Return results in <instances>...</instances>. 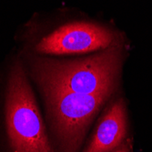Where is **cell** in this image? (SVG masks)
<instances>
[{
	"mask_svg": "<svg viewBox=\"0 0 152 152\" xmlns=\"http://www.w3.org/2000/svg\"><path fill=\"white\" fill-rule=\"evenodd\" d=\"M117 43L99 54L76 60H57L32 56V76L43 92L95 94L114 91L121 65Z\"/></svg>",
	"mask_w": 152,
	"mask_h": 152,
	"instance_id": "6da1fadb",
	"label": "cell"
},
{
	"mask_svg": "<svg viewBox=\"0 0 152 152\" xmlns=\"http://www.w3.org/2000/svg\"><path fill=\"white\" fill-rule=\"evenodd\" d=\"M10 144L16 152H55L22 66H13L6 99Z\"/></svg>",
	"mask_w": 152,
	"mask_h": 152,
	"instance_id": "7a4b0ae2",
	"label": "cell"
},
{
	"mask_svg": "<svg viewBox=\"0 0 152 152\" xmlns=\"http://www.w3.org/2000/svg\"><path fill=\"white\" fill-rule=\"evenodd\" d=\"M112 92H44L48 115L64 152H77L89 124Z\"/></svg>",
	"mask_w": 152,
	"mask_h": 152,
	"instance_id": "3957f363",
	"label": "cell"
},
{
	"mask_svg": "<svg viewBox=\"0 0 152 152\" xmlns=\"http://www.w3.org/2000/svg\"><path fill=\"white\" fill-rule=\"evenodd\" d=\"M117 44V35L107 26L90 21H71L43 34L32 42L41 55H75L104 50Z\"/></svg>",
	"mask_w": 152,
	"mask_h": 152,
	"instance_id": "277c9868",
	"label": "cell"
},
{
	"mask_svg": "<svg viewBox=\"0 0 152 152\" xmlns=\"http://www.w3.org/2000/svg\"><path fill=\"white\" fill-rule=\"evenodd\" d=\"M127 134V116L122 99L106 109L92 139L83 152H110L117 148Z\"/></svg>",
	"mask_w": 152,
	"mask_h": 152,
	"instance_id": "5b68a950",
	"label": "cell"
},
{
	"mask_svg": "<svg viewBox=\"0 0 152 152\" xmlns=\"http://www.w3.org/2000/svg\"><path fill=\"white\" fill-rule=\"evenodd\" d=\"M115 152H129V148H120Z\"/></svg>",
	"mask_w": 152,
	"mask_h": 152,
	"instance_id": "8992f818",
	"label": "cell"
}]
</instances>
